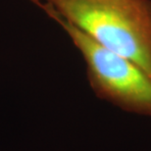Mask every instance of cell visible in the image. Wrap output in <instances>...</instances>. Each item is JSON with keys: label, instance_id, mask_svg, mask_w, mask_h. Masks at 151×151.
Returning a JSON list of instances; mask_svg holds the SVG:
<instances>
[{"label": "cell", "instance_id": "cell-1", "mask_svg": "<svg viewBox=\"0 0 151 151\" xmlns=\"http://www.w3.org/2000/svg\"><path fill=\"white\" fill-rule=\"evenodd\" d=\"M151 77L150 0H32Z\"/></svg>", "mask_w": 151, "mask_h": 151}, {"label": "cell", "instance_id": "cell-2", "mask_svg": "<svg viewBox=\"0 0 151 151\" xmlns=\"http://www.w3.org/2000/svg\"><path fill=\"white\" fill-rule=\"evenodd\" d=\"M83 54L89 83L99 97L118 107L151 117V77L131 60L112 52L50 11Z\"/></svg>", "mask_w": 151, "mask_h": 151}]
</instances>
